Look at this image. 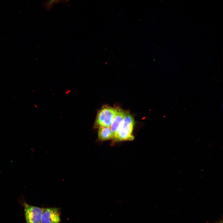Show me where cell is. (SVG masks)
<instances>
[{
  "instance_id": "obj_1",
  "label": "cell",
  "mask_w": 223,
  "mask_h": 223,
  "mask_svg": "<svg viewBox=\"0 0 223 223\" xmlns=\"http://www.w3.org/2000/svg\"><path fill=\"white\" fill-rule=\"evenodd\" d=\"M134 125V119L129 113H126L123 122L113 139L115 141H132L134 137L132 135Z\"/></svg>"
},
{
  "instance_id": "obj_2",
  "label": "cell",
  "mask_w": 223,
  "mask_h": 223,
  "mask_svg": "<svg viewBox=\"0 0 223 223\" xmlns=\"http://www.w3.org/2000/svg\"><path fill=\"white\" fill-rule=\"evenodd\" d=\"M116 109L106 107L98 112L96 121V124L99 127H110L114 117Z\"/></svg>"
},
{
  "instance_id": "obj_3",
  "label": "cell",
  "mask_w": 223,
  "mask_h": 223,
  "mask_svg": "<svg viewBox=\"0 0 223 223\" xmlns=\"http://www.w3.org/2000/svg\"><path fill=\"white\" fill-rule=\"evenodd\" d=\"M23 206L27 223H41L43 208L31 205L25 202Z\"/></svg>"
},
{
  "instance_id": "obj_4",
  "label": "cell",
  "mask_w": 223,
  "mask_h": 223,
  "mask_svg": "<svg viewBox=\"0 0 223 223\" xmlns=\"http://www.w3.org/2000/svg\"><path fill=\"white\" fill-rule=\"evenodd\" d=\"M60 221L59 208H43L41 223H59Z\"/></svg>"
},
{
  "instance_id": "obj_5",
  "label": "cell",
  "mask_w": 223,
  "mask_h": 223,
  "mask_svg": "<svg viewBox=\"0 0 223 223\" xmlns=\"http://www.w3.org/2000/svg\"><path fill=\"white\" fill-rule=\"evenodd\" d=\"M115 109V115L110 127L114 137L122 124L126 113L121 109L119 108Z\"/></svg>"
},
{
  "instance_id": "obj_6",
  "label": "cell",
  "mask_w": 223,
  "mask_h": 223,
  "mask_svg": "<svg viewBox=\"0 0 223 223\" xmlns=\"http://www.w3.org/2000/svg\"><path fill=\"white\" fill-rule=\"evenodd\" d=\"M98 137L100 141H104L113 139L114 135L110 127L101 126L98 129Z\"/></svg>"
},
{
  "instance_id": "obj_7",
  "label": "cell",
  "mask_w": 223,
  "mask_h": 223,
  "mask_svg": "<svg viewBox=\"0 0 223 223\" xmlns=\"http://www.w3.org/2000/svg\"><path fill=\"white\" fill-rule=\"evenodd\" d=\"M57 0H49L47 2V7L48 9L50 8L53 4Z\"/></svg>"
},
{
  "instance_id": "obj_8",
  "label": "cell",
  "mask_w": 223,
  "mask_h": 223,
  "mask_svg": "<svg viewBox=\"0 0 223 223\" xmlns=\"http://www.w3.org/2000/svg\"><path fill=\"white\" fill-rule=\"evenodd\" d=\"M223 223V222H222V221H221V222L220 221V222H218V223Z\"/></svg>"
}]
</instances>
